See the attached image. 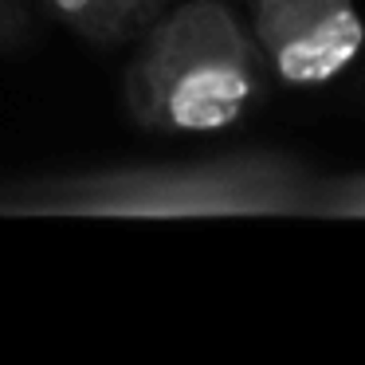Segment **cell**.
Here are the masks:
<instances>
[{
	"mask_svg": "<svg viewBox=\"0 0 365 365\" xmlns=\"http://www.w3.org/2000/svg\"><path fill=\"white\" fill-rule=\"evenodd\" d=\"M314 169L287 150L205 153L177 161H126L4 181L0 216H91V220H220L307 216Z\"/></svg>",
	"mask_w": 365,
	"mask_h": 365,
	"instance_id": "6da1fadb",
	"label": "cell"
},
{
	"mask_svg": "<svg viewBox=\"0 0 365 365\" xmlns=\"http://www.w3.org/2000/svg\"><path fill=\"white\" fill-rule=\"evenodd\" d=\"M267 83L244 20L224 0H185L138 40L122 71V103L145 134H224L263 103Z\"/></svg>",
	"mask_w": 365,
	"mask_h": 365,
	"instance_id": "7a4b0ae2",
	"label": "cell"
},
{
	"mask_svg": "<svg viewBox=\"0 0 365 365\" xmlns=\"http://www.w3.org/2000/svg\"><path fill=\"white\" fill-rule=\"evenodd\" d=\"M252 32L271 83L291 91L330 87L365 48L354 0H252Z\"/></svg>",
	"mask_w": 365,
	"mask_h": 365,
	"instance_id": "3957f363",
	"label": "cell"
},
{
	"mask_svg": "<svg viewBox=\"0 0 365 365\" xmlns=\"http://www.w3.org/2000/svg\"><path fill=\"white\" fill-rule=\"evenodd\" d=\"M43 9L83 43L114 51L142 40L153 20L169 9V0H43Z\"/></svg>",
	"mask_w": 365,
	"mask_h": 365,
	"instance_id": "277c9868",
	"label": "cell"
},
{
	"mask_svg": "<svg viewBox=\"0 0 365 365\" xmlns=\"http://www.w3.org/2000/svg\"><path fill=\"white\" fill-rule=\"evenodd\" d=\"M307 216H314V220H365V169L318 173Z\"/></svg>",
	"mask_w": 365,
	"mask_h": 365,
	"instance_id": "5b68a950",
	"label": "cell"
},
{
	"mask_svg": "<svg viewBox=\"0 0 365 365\" xmlns=\"http://www.w3.org/2000/svg\"><path fill=\"white\" fill-rule=\"evenodd\" d=\"M28 40V9L24 0H0V51H12Z\"/></svg>",
	"mask_w": 365,
	"mask_h": 365,
	"instance_id": "8992f818",
	"label": "cell"
},
{
	"mask_svg": "<svg viewBox=\"0 0 365 365\" xmlns=\"http://www.w3.org/2000/svg\"><path fill=\"white\" fill-rule=\"evenodd\" d=\"M0 208H4V181H0Z\"/></svg>",
	"mask_w": 365,
	"mask_h": 365,
	"instance_id": "52a82bcc",
	"label": "cell"
}]
</instances>
